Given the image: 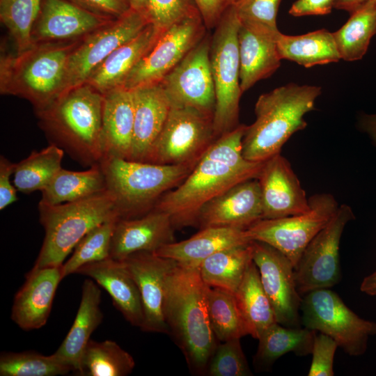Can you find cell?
I'll list each match as a JSON object with an SVG mask.
<instances>
[{"label": "cell", "mask_w": 376, "mask_h": 376, "mask_svg": "<svg viewBox=\"0 0 376 376\" xmlns=\"http://www.w3.org/2000/svg\"><path fill=\"white\" fill-rule=\"evenodd\" d=\"M246 125L217 138L185 179L165 193L153 209L167 213L175 227L196 226L199 210L207 202L232 186L257 178L263 162H251L242 155Z\"/></svg>", "instance_id": "obj_1"}, {"label": "cell", "mask_w": 376, "mask_h": 376, "mask_svg": "<svg viewBox=\"0 0 376 376\" xmlns=\"http://www.w3.org/2000/svg\"><path fill=\"white\" fill-rule=\"evenodd\" d=\"M207 287L198 267L177 263L165 288L163 310L169 334L183 353L191 372L197 375L207 373L219 343L208 316Z\"/></svg>", "instance_id": "obj_2"}, {"label": "cell", "mask_w": 376, "mask_h": 376, "mask_svg": "<svg viewBox=\"0 0 376 376\" xmlns=\"http://www.w3.org/2000/svg\"><path fill=\"white\" fill-rule=\"evenodd\" d=\"M102 110L103 94L84 83L64 92L36 114L50 144L91 167L102 159Z\"/></svg>", "instance_id": "obj_3"}, {"label": "cell", "mask_w": 376, "mask_h": 376, "mask_svg": "<svg viewBox=\"0 0 376 376\" xmlns=\"http://www.w3.org/2000/svg\"><path fill=\"white\" fill-rule=\"evenodd\" d=\"M321 91L320 86L289 83L260 95L256 120L246 126L242 139L244 157L263 162L281 153L292 135L306 127L304 116L314 109Z\"/></svg>", "instance_id": "obj_4"}, {"label": "cell", "mask_w": 376, "mask_h": 376, "mask_svg": "<svg viewBox=\"0 0 376 376\" xmlns=\"http://www.w3.org/2000/svg\"><path fill=\"white\" fill-rule=\"evenodd\" d=\"M79 40L33 44L0 59V92L30 102L41 110L63 92L69 56Z\"/></svg>", "instance_id": "obj_5"}, {"label": "cell", "mask_w": 376, "mask_h": 376, "mask_svg": "<svg viewBox=\"0 0 376 376\" xmlns=\"http://www.w3.org/2000/svg\"><path fill=\"white\" fill-rule=\"evenodd\" d=\"M100 165L120 219L137 217L152 210L157 201L178 186L194 168L122 158L104 159Z\"/></svg>", "instance_id": "obj_6"}, {"label": "cell", "mask_w": 376, "mask_h": 376, "mask_svg": "<svg viewBox=\"0 0 376 376\" xmlns=\"http://www.w3.org/2000/svg\"><path fill=\"white\" fill-rule=\"evenodd\" d=\"M45 237L33 267H60L78 242L92 229L118 217L107 189L88 198L58 205L38 203Z\"/></svg>", "instance_id": "obj_7"}, {"label": "cell", "mask_w": 376, "mask_h": 376, "mask_svg": "<svg viewBox=\"0 0 376 376\" xmlns=\"http://www.w3.org/2000/svg\"><path fill=\"white\" fill-rule=\"evenodd\" d=\"M240 22L234 6L228 8L211 36L210 60L215 91L213 130L215 139L239 125L240 80L238 31Z\"/></svg>", "instance_id": "obj_8"}, {"label": "cell", "mask_w": 376, "mask_h": 376, "mask_svg": "<svg viewBox=\"0 0 376 376\" xmlns=\"http://www.w3.org/2000/svg\"><path fill=\"white\" fill-rule=\"evenodd\" d=\"M301 324L333 338L350 356L363 355L369 338L376 334V322L365 320L335 292L322 288L302 296Z\"/></svg>", "instance_id": "obj_9"}, {"label": "cell", "mask_w": 376, "mask_h": 376, "mask_svg": "<svg viewBox=\"0 0 376 376\" xmlns=\"http://www.w3.org/2000/svg\"><path fill=\"white\" fill-rule=\"evenodd\" d=\"M215 140L212 117L194 108L171 106L144 162L194 166Z\"/></svg>", "instance_id": "obj_10"}, {"label": "cell", "mask_w": 376, "mask_h": 376, "mask_svg": "<svg viewBox=\"0 0 376 376\" xmlns=\"http://www.w3.org/2000/svg\"><path fill=\"white\" fill-rule=\"evenodd\" d=\"M310 209L304 213L263 219L247 228L249 238L265 242L283 253L297 265L311 240L329 223L339 205L330 194H315L308 198Z\"/></svg>", "instance_id": "obj_11"}, {"label": "cell", "mask_w": 376, "mask_h": 376, "mask_svg": "<svg viewBox=\"0 0 376 376\" xmlns=\"http://www.w3.org/2000/svg\"><path fill=\"white\" fill-rule=\"evenodd\" d=\"M355 219L347 204L340 205L329 223L311 240L295 267L297 290L305 294L331 288L340 280V242L346 225Z\"/></svg>", "instance_id": "obj_12"}, {"label": "cell", "mask_w": 376, "mask_h": 376, "mask_svg": "<svg viewBox=\"0 0 376 376\" xmlns=\"http://www.w3.org/2000/svg\"><path fill=\"white\" fill-rule=\"evenodd\" d=\"M149 24L145 15L130 8L80 39L68 58L64 92L84 84L115 49L137 36Z\"/></svg>", "instance_id": "obj_13"}, {"label": "cell", "mask_w": 376, "mask_h": 376, "mask_svg": "<svg viewBox=\"0 0 376 376\" xmlns=\"http://www.w3.org/2000/svg\"><path fill=\"white\" fill-rule=\"evenodd\" d=\"M206 29L200 13L173 24L161 33L122 86L134 90L160 82L203 39Z\"/></svg>", "instance_id": "obj_14"}, {"label": "cell", "mask_w": 376, "mask_h": 376, "mask_svg": "<svg viewBox=\"0 0 376 376\" xmlns=\"http://www.w3.org/2000/svg\"><path fill=\"white\" fill-rule=\"evenodd\" d=\"M210 42L211 36L206 33L160 82L171 106L194 108L213 118L216 99Z\"/></svg>", "instance_id": "obj_15"}, {"label": "cell", "mask_w": 376, "mask_h": 376, "mask_svg": "<svg viewBox=\"0 0 376 376\" xmlns=\"http://www.w3.org/2000/svg\"><path fill=\"white\" fill-rule=\"evenodd\" d=\"M252 259L278 323L298 327L302 297L299 293L292 262L280 251L263 242L252 240Z\"/></svg>", "instance_id": "obj_16"}, {"label": "cell", "mask_w": 376, "mask_h": 376, "mask_svg": "<svg viewBox=\"0 0 376 376\" xmlns=\"http://www.w3.org/2000/svg\"><path fill=\"white\" fill-rule=\"evenodd\" d=\"M138 287L143 311L144 331L168 334L164 315L166 279L177 265L154 252L141 251L123 260Z\"/></svg>", "instance_id": "obj_17"}, {"label": "cell", "mask_w": 376, "mask_h": 376, "mask_svg": "<svg viewBox=\"0 0 376 376\" xmlns=\"http://www.w3.org/2000/svg\"><path fill=\"white\" fill-rule=\"evenodd\" d=\"M263 219L296 215L310 209L308 198L289 161L277 154L264 162L257 178Z\"/></svg>", "instance_id": "obj_18"}, {"label": "cell", "mask_w": 376, "mask_h": 376, "mask_svg": "<svg viewBox=\"0 0 376 376\" xmlns=\"http://www.w3.org/2000/svg\"><path fill=\"white\" fill-rule=\"evenodd\" d=\"M263 219V203L257 178L239 182L215 196L199 210L196 226L246 230Z\"/></svg>", "instance_id": "obj_19"}, {"label": "cell", "mask_w": 376, "mask_h": 376, "mask_svg": "<svg viewBox=\"0 0 376 376\" xmlns=\"http://www.w3.org/2000/svg\"><path fill=\"white\" fill-rule=\"evenodd\" d=\"M112 20L91 13L69 0H42L31 32L32 42L78 40Z\"/></svg>", "instance_id": "obj_20"}, {"label": "cell", "mask_w": 376, "mask_h": 376, "mask_svg": "<svg viewBox=\"0 0 376 376\" xmlns=\"http://www.w3.org/2000/svg\"><path fill=\"white\" fill-rule=\"evenodd\" d=\"M174 229L170 216L155 209L137 217L119 218L113 232L110 258L123 260L136 252H155L175 242Z\"/></svg>", "instance_id": "obj_21"}, {"label": "cell", "mask_w": 376, "mask_h": 376, "mask_svg": "<svg viewBox=\"0 0 376 376\" xmlns=\"http://www.w3.org/2000/svg\"><path fill=\"white\" fill-rule=\"evenodd\" d=\"M63 279L62 266L32 268L13 301L11 318L19 327L29 331L46 324Z\"/></svg>", "instance_id": "obj_22"}, {"label": "cell", "mask_w": 376, "mask_h": 376, "mask_svg": "<svg viewBox=\"0 0 376 376\" xmlns=\"http://www.w3.org/2000/svg\"><path fill=\"white\" fill-rule=\"evenodd\" d=\"M134 119L133 90L120 86L103 94L101 131L102 159H130Z\"/></svg>", "instance_id": "obj_23"}, {"label": "cell", "mask_w": 376, "mask_h": 376, "mask_svg": "<svg viewBox=\"0 0 376 376\" xmlns=\"http://www.w3.org/2000/svg\"><path fill=\"white\" fill-rule=\"evenodd\" d=\"M76 274L91 278L102 287L124 318L132 325L141 328L143 311L140 293L123 260L109 258L89 263L79 269Z\"/></svg>", "instance_id": "obj_24"}, {"label": "cell", "mask_w": 376, "mask_h": 376, "mask_svg": "<svg viewBox=\"0 0 376 376\" xmlns=\"http://www.w3.org/2000/svg\"><path fill=\"white\" fill-rule=\"evenodd\" d=\"M134 119L131 160L144 162L171 107L161 82L133 90Z\"/></svg>", "instance_id": "obj_25"}, {"label": "cell", "mask_w": 376, "mask_h": 376, "mask_svg": "<svg viewBox=\"0 0 376 376\" xmlns=\"http://www.w3.org/2000/svg\"><path fill=\"white\" fill-rule=\"evenodd\" d=\"M251 242L246 230L210 226L201 228L187 240L164 245L154 253L180 265L198 267L202 261L218 251Z\"/></svg>", "instance_id": "obj_26"}, {"label": "cell", "mask_w": 376, "mask_h": 376, "mask_svg": "<svg viewBox=\"0 0 376 376\" xmlns=\"http://www.w3.org/2000/svg\"><path fill=\"white\" fill-rule=\"evenodd\" d=\"M162 33L150 23L137 36L115 49L92 72L85 83L102 94L122 86L132 70L152 49Z\"/></svg>", "instance_id": "obj_27"}, {"label": "cell", "mask_w": 376, "mask_h": 376, "mask_svg": "<svg viewBox=\"0 0 376 376\" xmlns=\"http://www.w3.org/2000/svg\"><path fill=\"white\" fill-rule=\"evenodd\" d=\"M277 38L253 31L240 24L238 31L240 80L242 92L272 75L281 65Z\"/></svg>", "instance_id": "obj_28"}, {"label": "cell", "mask_w": 376, "mask_h": 376, "mask_svg": "<svg viewBox=\"0 0 376 376\" xmlns=\"http://www.w3.org/2000/svg\"><path fill=\"white\" fill-rule=\"evenodd\" d=\"M81 290V301L74 322L54 353L77 373L91 336L103 318L100 308L101 290L97 285L88 279L84 281Z\"/></svg>", "instance_id": "obj_29"}, {"label": "cell", "mask_w": 376, "mask_h": 376, "mask_svg": "<svg viewBox=\"0 0 376 376\" xmlns=\"http://www.w3.org/2000/svg\"><path fill=\"white\" fill-rule=\"evenodd\" d=\"M316 334L317 331L306 327H288L276 322L258 339L253 363L260 370H267L287 353L299 357L311 354Z\"/></svg>", "instance_id": "obj_30"}, {"label": "cell", "mask_w": 376, "mask_h": 376, "mask_svg": "<svg viewBox=\"0 0 376 376\" xmlns=\"http://www.w3.org/2000/svg\"><path fill=\"white\" fill-rule=\"evenodd\" d=\"M276 44L281 59L295 62L305 68L336 63L341 59L333 32L326 29L299 36L281 33Z\"/></svg>", "instance_id": "obj_31"}, {"label": "cell", "mask_w": 376, "mask_h": 376, "mask_svg": "<svg viewBox=\"0 0 376 376\" xmlns=\"http://www.w3.org/2000/svg\"><path fill=\"white\" fill-rule=\"evenodd\" d=\"M107 189L100 163L82 171L62 168L41 191L39 203L58 205L77 201Z\"/></svg>", "instance_id": "obj_32"}, {"label": "cell", "mask_w": 376, "mask_h": 376, "mask_svg": "<svg viewBox=\"0 0 376 376\" xmlns=\"http://www.w3.org/2000/svg\"><path fill=\"white\" fill-rule=\"evenodd\" d=\"M234 295L249 335L253 338L258 340L267 328L277 322L272 305L263 289L258 268L253 260Z\"/></svg>", "instance_id": "obj_33"}, {"label": "cell", "mask_w": 376, "mask_h": 376, "mask_svg": "<svg viewBox=\"0 0 376 376\" xmlns=\"http://www.w3.org/2000/svg\"><path fill=\"white\" fill-rule=\"evenodd\" d=\"M252 260L251 242L215 253L202 261L198 269L206 285L235 294Z\"/></svg>", "instance_id": "obj_34"}, {"label": "cell", "mask_w": 376, "mask_h": 376, "mask_svg": "<svg viewBox=\"0 0 376 376\" xmlns=\"http://www.w3.org/2000/svg\"><path fill=\"white\" fill-rule=\"evenodd\" d=\"M375 34L376 3L373 0L352 13L345 24L333 32L340 58L346 61L361 59Z\"/></svg>", "instance_id": "obj_35"}, {"label": "cell", "mask_w": 376, "mask_h": 376, "mask_svg": "<svg viewBox=\"0 0 376 376\" xmlns=\"http://www.w3.org/2000/svg\"><path fill=\"white\" fill-rule=\"evenodd\" d=\"M64 153L59 147L49 144L15 163L13 182L17 190L24 194L41 191L62 169Z\"/></svg>", "instance_id": "obj_36"}, {"label": "cell", "mask_w": 376, "mask_h": 376, "mask_svg": "<svg viewBox=\"0 0 376 376\" xmlns=\"http://www.w3.org/2000/svg\"><path fill=\"white\" fill-rule=\"evenodd\" d=\"M135 366L132 356L116 342L90 340L82 354L78 375L126 376Z\"/></svg>", "instance_id": "obj_37"}, {"label": "cell", "mask_w": 376, "mask_h": 376, "mask_svg": "<svg viewBox=\"0 0 376 376\" xmlns=\"http://www.w3.org/2000/svg\"><path fill=\"white\" fill-rule=\"evenodd\" d=\"M206 301L210 324L219 342L249 335L234 294L207 285Z\"/></svg>", "instance_id": "obj_38"}, {"label": "cell", "mask_w": 376, "mask_h": 376, "mask_svg": "<svg viewBox=\"0 0 376 376\" xmlns=\"http://www.w3.org/2000/svg\"><path fill=\"white\" fill-rule=\"evenodd\" d=\"M73 370L54 353L46 356L34 351L2 352L1 376H56Z\"/></svg>", "instance_id": "obj_39"}, {"label": "cell", "mask_w": 376, "mask_h": 376, "mask_svg": "<svg viewBox=\"0 0 376 376\" xmlns=\"http://www.w3.org/2000/svg\"><path fill=\"white\" fill-rule=\"evenodd\" d=\"M42 0H0V19L11 36L16 52L33 44L31 32L38 16Z\"/></svg>", "instance_id": "obj_40"}, {"label": "cell", "mask_w": 376, "mask_h": 376, "mask_svg": "<svg viewBox=\"0 0 376 376\" xmlns=\"http://www.w3.org/2000/svg\"><path fill=\"white\" fill-rule=\"evenodd\" d=\"M118 217L109 219L88 232L76 245L71 257L62 265L63 278L84 265L110 258L113 232Z\"/></svg>", "instance_id": "obj_41"}, {"label": "cell", "mask_w": 376, "mask_h": 376, "mask_svg": "<svg viewBox=\"0 0 376 376\" xmlns=\"http://www.w3.org/2000/svg\"><path fill=\"white\" fill-rule=\"evenodd\" d=\"M281 0H237L233 6L240 24L253 31L278 38L276 17Z\"/></svg>", "instance_id": "obj_42"}, {"label": "cell", "mask_w": 376, "mask_h": 376, "mask_svg": "<svg viewBox=\"0 0 376 376\" xmlns=\"http://www.w3.org/2000/svg\"><path fill=\"white\" fill-rule=\"evenodd\" d=\"M207 374L210 376L252 375L240 338L218 343L209 361Z\"/></svg>", "instance_id": "obj_43"}, {"label": "cell", "mask_w": 376, "mask_h": 376, "mask_svg": "<svg viewBox=\"0 0 376 376\" xmlns=\"http://www.w3.org/2000/svg\"><path fill=\"white\" fill-rule=\"evenodd\" d=\"M197 13H200L192 0H149L150 23L162 32Z\"/></svg>", "instance_id": "obj_44"}, {"label": "cell", "mask_w": 376, "mask_h": 376, "mask_svg": "<svg viewBox=\"0 0 376 376\" xmlns=\"http://www.w3.org/2000/svg\"><path fill=\"white\" fill-rule=\"evenodd\" d=\"M337 343L329 336L320 333L316 334L311 355V363L308 371V376H334V360Z\"/></svg>", "instance_id": "obj_45"}, {"label": "cell", "mask_w": 376, "mask_h": 376, "mask_svg": "<svg viewBox=\"0 0 376 376\" xmlns=\"http://www.w3.org/2000/svg\"><path fill=\"white\" fill-rule=\"evenodd\" d=\"M78 6L94 14L117 19L130 9L127 0H69Z\"/></svg>", "instance_id": "obj_46"}, {"label": "cell", "mask_w": 376, "mask_h": 376, "mask_svg": "<svg viewBox=\"0 0 376 376\" xmlns=\"http://www.w3.org/2000/svg\"><path fill=\"white\" fill-rule=\"evenodd\" d=\"M207 29L215 28L226 11L237 0H192Z\"/></svg>", "instance_id": "obj_47"}, {"label": "cell", "mask_w": 376, "mask_h": 376, "mask_svg": "<svg viewBox=\"0 0 376 376\" xmlns=\"http://www.w3.org/2000/svg\"><path fill=\"white\" fill-rule=\"evenodd\" d=\"M15 163H13L3 155L0 156V210L17 200V189L11 184L10 176L13 175Z\"/></svg>", "instance_id": "obj_48"}, {"label": "cell", "mask_w": 376, "mask_h": 376, "mask_svg": "<svg viewBox=\"0 0 376 376\" xmlns=\"http://www.w3.org/2000/svg\"><path fill=\"white\" fill-rule=\"evenodd\" d=\"M334 0H297L289 13L295 17L323 15L331 13Z\"/></svg>", "instance_id": "obj_49"}, {"label": "cell", "mask_w": 376, "mask_h": 376, "mask_svg": "<svg viewBox=\"0 0 376 376\" xmlns=\"http://www.w3.org/2000/svg\"><path fill=\"white\" fill-rule=\"evenodd\" d=\"M358 128L368 135L372 144L376 148V113H361L358 118Z\"/></svg>", "instance_id": "obj_50"}, {"label": "cell", "mask_w": 376, "mask_h": 376, "mask_svg": "<svg viewBox=\"0 0 376 376\" xmlns=\"http://www.w3.org/2000/svg\"><path fill=\"white\" fill-rule=\"evenodd\" d=\"M368 1L369 0H334V8L344 10L352 13Z\"/></svg>", "instance_id": "obj_51"}, {"label": "cell", "mask_w": 376, "mask_h": 376, "mask_svg": "<svg viewBox=\"0 0 376 376\" xmlns=\"http://www.w3.org/2000/svg\"><path fill=\"white\" fill-rule=\"evenodd\" d=\"M360 290L368 295L376 296V269L363 279Z\"/></svg>", "instance_id": "obj_52"}, {"label": "cell", "mask_w": 376, "mask_h": 376, "mask_svg": "<svg viewBox=\"0 0 376 376\" xmlns=\"http://www.w3.org/2000/svg\"><path fill=\"white\" fill-rule=\"evenodd\" d=\"M127 1L130 5V8L145 15L148 18L149 0H127Z\"/></svg>", "instance_id": "obj_53"}, {"label": "cell", "mask_w": 376, "mask_h": 376, "mask_svg": "<svg viewBox=\"0 0 376 376\" xmlns=\"http://www.w3.org/2000/svg\"><path fill=\"white\" fill-rule=\"evenodd\" d=\"M376 3V0H373Z\"/></svg>", "instance_id": "obj_54"}]
</instances>
